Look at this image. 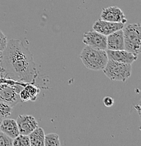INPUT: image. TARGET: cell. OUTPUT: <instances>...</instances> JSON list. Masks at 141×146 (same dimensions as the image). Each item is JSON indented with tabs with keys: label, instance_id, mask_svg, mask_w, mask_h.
Wrapping results in <instances>:
<instances>
[{
	"label": "cell",
	"instance_id": "6da1fadb",
	"mask_svg": "<svg viewBox=\"0 0 141 146\" xmlns=\"http://www.w3.org/2000/svg\"><path fill=\"white\" fill-rule=\"evenodd\" d=\"M3 77L26 83H35L38 76L32 53L20 39H10L2 51Z\"/></svg>",
	"mask_w": 141,
	"mask_h": 146
},
{
	"label": "cell",
	"instance_id": "4fadbf2b",
	"mask_svg": "<svg viewBox=\"0 0 141 146\" xmlns=\"http://www.w3.org/2000/svg\"><path fill=\"white\" fill-rule=\"evenodd\" d=\"M0 131L13 139L20 134L16 120L13 119H3L0 124Z\"/></svg>",
	"mask_w": 141,
	"mask_h": 146
},
{
	"label": "cell",
	"instance_id": "2e32d148",
	"mask_svg": "<svg viewBox=\"0 0 141 146\" xmlns=\"http://www.w3.org/2000/svg\"><path fill=\"white\" fill-rule=\"evenodd\" d=\"M13 146H30V138L28 135L19 134L13 139Z\"/></svg>",
	"mask_w": 141,
	"mask_h": 146
},
{
	"label": "cell",
	"instance_id": "5b68a950",
	"mask_svg": "<svg viewBox=\"0 0 141 146\" xmlns=\"http://www.w3.org/2000/svg\"><path fill=\"white\" fill-rule=\"evenodd\" d=\"M23 87L20 84H0V101L15 106L21 101L19 94Z\"/></svg>",
	"mask_w": 141,
	"mask_h": 146
},
{
	"label": "cell",
	"instance_id": "277c9868",
	"mask_svg": "<svg viewBox=\"0 0 141 146\" xmlns=\"http://www.w3.org/2000/svg\"><path fill=\"white\" fill-rule=\"evenodd\" d=\"M103 71L110 80L126 82L131 76L132 66L131 64L108 60Z\"/></svg>",
	"mask_w": 141,
	"mask_h": 146
},
{
	"label": "cell",
	"instance_id": "ba28073f",
	"mask_svg": "<svg viewBox=\"0 0 141 146\" xmlns=\"http://www.w3.org/2000/svg\"><path fill=\"white\" fill-rule=\"evenodd\" d=\"M101 19L113 23H122L124 24L127 21L124 12L119 7L115 6L103 9L101 13Z\"/></svg>",
	"mask_w": 141,
	"mask_h": 146
},
{
	"label": "cell",
	"instance_id": "ac0fdd59",
	"mask_svg": "<svg viewBox=\"0 0 141 146\" xmlns=\"http://www.w3.org/2000/svg\"><path fill=\"white\" fill-rule=\"evenodd\" d=\"M13 144V138L0 131V146H11Z\"/></svg>",
	"mask_w": 141,
	"mask_h": 146
},
{
	"label": "cell",
	"instance_id": "603a6c76",
	"mask_svg": "<svg viewBox=\"0 0 141 146\" xmlns=\"http://www.w3.org/2000/svg\"><path fill=\"white\" fill-rule=\"evenodd\" d=\"M2 119H3L1 117H0V124H1V121H2Z\"/></svg>",
	"mask_w": 141,
	"mask_h": 146
},
{
	"label": "cell",
	"instance_id": "30bf717a",
	"mask_svg": "<svg viewBox=\"0 0 141 146\" xmlns=\"http://www.w3.org/2000/svg\"><path fill=\"white\" fill-rule=\"evenodd\" d=\"M108 60L114 61L119 62V63L132 64L138 59L137 55L129 52L126 50H108L106 49Z\"/></svg>",
	"mask_w": 141,
	"mask_h": 146
},
{
	"label": "cell",
	"instance_id": "8992f818",
	"mask_svg": "<svg viewBox=\"0 0 141 146\" xmlns=\"http://www.w3.org/2000/svg\"><path fill=\"white\" fill-rule=\"evenodd\" d=\"M83 43L86 46L97 48L107 49V36H105L96 31L86 32L83 36Z\"/></svg>",
	"mask_w": 141,
	"mask_h": 146
},
{
	"label": "cell",
	"instance_id": "7402d4cb",
	"mask_svg": "<svg viewBox=\"0 0 141 146\" xmlns=\"http://www.w3.org/2000/svg\"><path fill=\"white\" fill-rule=\"evenodd\" d=\"M2 51H0V77H2V71H1V58H2Z\"/></svg>",
	"mask_w": 141,
	"mask_h": 146
},
{
	"label": "cell",
	"instance_id": "5bb4252c",
	"mask_svg": "<svg viewBox=\"0 0 141 146\" xmlns=\"http://www.w3.org/2000/svg\"><path fill=\"white\" fill-rule=\"evenodd\" d=\"M30 146L44 145L45 133L42 127H37L28 135Z\"/></svg>",
	"mask_w": 141,
	"mask_h": 146
},
{
	"label": "cell",
	"instance_id": "7c38bea8",
	"mask_svg": "<svg viewBox=\"0 0 141 146\" xmlns=\"http://www.w3.org/2000/svg\"><path fill=\"white\" fill-rule=\"evenodd\" d=\"M39 93L40 89L35 83H28L20 91V98L23 102H34L37 100Z\"/></svg>",
	"mask_w": 141,
	"mask_h": 146
},
{
	"label": "cell",
	"instance_id": "44dd1931",
	"mask_svg": "<svg viewBox=\"0 0 141 146\" xmlns=\"http://www.w3.org/2000/svg\"><path fill=\"white\" fill-rule=\"evenodd\" d=\"M103 103L106 107H111L114 104V99L110 96H105L103 98Z\"/></svg>",
	"mask_w": 141,
	"mask_h": 146
},
{
	"label": "cell",
	"instance_id": "3957f363",
	"mask_svg": "<svg viewBox=\"0 0 141 146\" xmlns=\"http://www.w3.org/2000/svg\"><path fill=\"white\" fill-rule=\"evenodd\" d=\"M122 30L124 33V49L138 56L140 53L141 45L140 24H128Z\"/></svg>",
	"mask_w": 141,
	"mask_h": 146
},
{
	"label": "cell",
	"instance_id": "8fae6325",
	"mask_svg": "<svg viewBox=\"0 0 141 146\" xmlns=\"http://www.w3.org/2000/svg\"><path fill=\"white\" fill-rule=\"evenodd\" d=\"M107 49L124 50V40L123 30H119L107 36Z\"/></svg>",
	"mask_w": 141,
	"mask_h": 146
},
{
	"label": "cell",
	"instance_id": "9c48e42d",
	"mask_svg": "<svg viewBox=\"0 0 141 146\" xmlns=\"http://www.w3.org/2000/svg\"><path fill=\"white\" fill-rule=\"evenodd\" d=\"M20 134L29 135L38 127V122L32 115H19L16 119Z\"/></svg>",
	"mask_w": 141,
	"mask_h": 146
},
{
	"label": "cell",
	"instance_id": "d6986e66",
	"mask_svg": "<svg viewBox=\"0 0 141 146\" xmlns=\"http://www.w3.org/2000/svg\"><path fill=\"white\" fill-rule=\"evenodd\" d=\"M0 84H20L22 86H25L28 83L26 82H23L16 80H12V79L6 78V77H0Z\"/></svg>",
	"mask_w": 141,
	"mask_h": 146
},
{
	"label": "cell",
	"instance_id": "e0dca14e",
	"mask_svg": "<svg viewBox=\"0 0 141 146\" xmlns=\"http://www.w3.org/2000/svg\"><path fill=\"white\" fill-rule=\"evenodd\" d=\"M13 111V107L4 103V102L0 101V117L2 119L7 118L9 117Z\"/></svg>",
	"mask_w": 141,
	"mask_h": 146
},
{
	"label": "cell",
	"instance_id": "9a60e30c",
	"mask_svg": "<svg viewBox=\"0 0 141 146\" xmlns=\"http://www.w3.org/2000/svg\"><path fill=\"white\" fill-rule=\"evenodd\" d=\"M60 139H59L58 134L55 133H48L45 135L44 137V145L46 146H60Z\"/></svg>",
	"mask_w": 141,
	"mask_h": 146
},
{
	"label": "cell",
	"instance_id": "52a82bcc",
	"mask_svg": "<svg viewBox=\"0 0 141 146\" xmlns=\"http://www.w3.org/2000/svg\"><path fill=\"white\" fill-rule=\"evenodd\" d=\"M124 27V24L122 23H113L99 19L93 23V30L105 36H108L117 30H122Z\"/></svg>",
	"mask_w": 141,
	"mask_h": 146
},
{
	"label": "cell",
	"instance_id": "ffe728a7",
	"mask_svg": "<svg viewBox=\"0 0 141 146\" xmlns=\"http://www.w3.org/2000/svg\"><path fill=\"white\" fill-rule=\"evenodd\" d=\"M7 42L8 41H7V36L0 30V51H3L5 49L7 45Z\"/></svg>",
	"mask_w": 141,
	"mask_h": 146
},
{
	"label": "cell",
	"instance_id": "7a4b0ae2",
	"mask_svg": "<svg viewBox=\"0 0 141 146\" xmlns=\"http://www.w3.org/2000/svg\"><path fill=\"white\" fill-rule=\"evenodd\" d=\"M79 58L87 69L93 71L103 70L108 61L106 50L97 49L89 46L83 48Z\"/></svg>",
	"mask_w": 141,
	"mask_h": 146
}]
</instances>
